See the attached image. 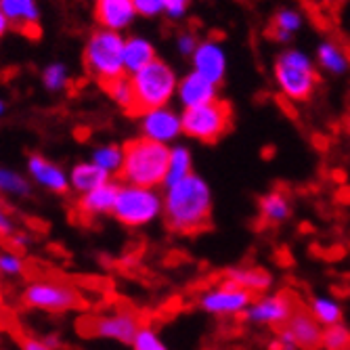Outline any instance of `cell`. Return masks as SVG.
<instances>
[{
	"mask_svg": "<svg viewBox=\"0 0 350 350\" xmlns=\"http://www.w3.org/2000/svg\"><path fill=\"white\" fill-rule=\"evenodd\" d=\"M166 227L178 235H198L212 225V193L204 178L189 174L168 187L164 200Z\"/></svg>",
	"mask_w": 350,
	"mask_h": 350,
	"instance_id": "obj_1",
	"label": "cell"
},
{
	"mask_svg": "<svg viewBox=\"0 0 350 350\" xmlns=\"http://www.w3.org/2000/svg\"><path fill=\"white\" fill-rule=\"evenodd\" d=\"M122 149L124 162L118 172L120 180L145 189L164 185L170 164V149L164 143L141 137L124 143Z\"/></svg>",
	"mask_w": 350,
	"mask_h": 350,
	"instance_id": "obj_2",
	"label": "cell"
},
{
	"mask_svg": "<svg viewBox=\"0 0 350 350\" xmlns=\"http://www.w3.org/2000/svg\"><path fill=\"white\" fill-rule=\"evenodd\" d=\"M133 90H135V111L133 118H141L153 109L166 107L172 99L174 90L178 88L176 76L172 68L164 61L155 59L137 74H133Z\"/></svg>",
	"mask_w": 350,
	"mask_h": 350,
	"instance_id": "obj_3",
	"label": "cell"
},
{
	"mask_svg": "<svg viewBox=\"0 0 350 350\" xmlns=\"http://www.w3.org/2000/svg\"><path fill=\"white\" fill-rule=\"evenodd\" d=\"M124 44L116 29H101L90 36L84 51V68L101 86L126 74Z\"/></svg>",
	"mask_w": 350,
	"mask_h": 350,
	"instance_id": "obj_4",
	"label": "cell"
},
{
	"mask_svg": "<svg viewBox=\"0 0 350 350\" xmlns=\"http://www.w3.org/2000/svg\"><path fill=\"white\" fill-rule=\"evenodd\" d=\"M183 133L191 139L214 145L233 126V109L227 101H212L200 107H189L183 118Z\"/></svg>",
	"mask_w": 350,
	"mask_h": 350,
	"instance_id": "obj_5",
	"label": "cell"
},
{
	"mask_svg": "<svg viewBox=\"0 0 350 350\" xmlns=\"http://www.w3.org/2000/svg\"><path fill=\"white\" fill-rule=\"evenodd\" d=\"M275 78L279 88L294 101H306L312 97L319 76L312 70L310 59L300 51H288L275 61Z\"/></svg>",
	"mask_w": 350,
	"mask_h": 350,
	"instance_id": "obj_6",
	"label": "cell"
},
{
	"mask_svg": "<svg viewBox=\"0 0 350 350\" xmlns=\"http://www.w3.org/2000/svg\"><path fill=\"white\" fill-rule=\"evenodd\" d=\"M23 302L31 308H42L49 312H68L86 308L84 296L74 285L59 279H38L23 294Z\"/></svg>",
	"mask_w": 350,
	"mask_h": 350,
	"instance_id": "obj_7",
	"label": "cell"
},
{
	"mask_svg": "<svg viewBox=\"0 0 350 350\" xmlns=\"http://www.w3.org/2000/svg\"><path fill=\"white\" fill-rule=\"evenodd\" d=\"M162 208V198L153 189L129 185L120 187L118 202L111 214L126 227H143L149 225L153 218H157Z\"/></svg>",
	"mask_w": 350,
	"mask_h": 350,
	"instance_id": "obj_8",
	"label": "cell"
},
{
	"mask_svg": "<svg viewBox=\"0 0 350 350\" xmlns=\"http://www.w3.org/2000/svg\"><path fill=\"white\" fill-rule=\"evenodd\" d=\"M141 327L143 325L139 321V317L131 310H116L111 314L86 317V319L78 321V332L84 336L109 338V340H118L122 344H131V346Z\"/></svg>",
	"mask_w": 350,
	"mask_h": 350,
	"instance_id": "obj_9",
	"label": "cell"
},
{
	"mask_svg": "<svg viewBox=\"0 0 350 350\" xmlns=\"http://www.w3.org/2000/svg\"><path fill=\"white\" fill-rule=\"evenodd\" d=\"M300 302L290 294V292H281L273 296H262L258 300H254L245 308V319L250 323L256 325H271L273 329L283 327L290 321L292 312L296 310Z\"/></svg>",
	"mask_w": 350,
	"mask_h": 350,
	"instance_id": "obj_10",
	"label": "cell"
},
{
	"mask_svg": "<svg viewBox=\"0 0 350 350\" xmlns=\"http://www.w3.org/2000/svg\"><path fill=\"white\" fill-rule=\"evenodd\" d=\"M254 302V294L225 277L220 288L208 290L200 296V306L210 314H239Z\"/></svg>",
	"mask_w": 350,
	"mask_h": 350,
	"instance_id": "obj_11",
	"label": "cell"
},
{
	"mask_svg": "<svg viewBox=\"0 0 350 350\" xmlns=\"http://www.w3.org/2000/svg\"><path fill=\"white\" fill-rule=\"evenodd\" d=\"M298 344L300 350H319L323 348V332L325 327L314 319L310 308L298 304L296 310L292 312L290 321L285 323Z\"/></svg>",
	"mask_w": 350,
	"mask_h": 350,
	"instance_id": "obj_12",
	"label": "cell"
},
{
	"mask_svg": "<svg viewBox=\"0 0 350 350\" xmlns=\"http://www.w3.org/2000/svg\"><path fill=\"white\" fill-rule=\"evenodd\" d=\"M193 66L198 74L218 84L225 78V70H227L225 51H222V46L216 40H206L193 53Z\"/></svg>",
	"mask_w": 350,
	"mask_h": 350,
	"instance_id": "obj_13",
	"label": "cell"
},
{
	"mask_svg": "<svg viewBox=\"0 0 350 350\" xmlns=\"http://www.w3.org/2000/svg\"><path fill=\"white\" fill-rule=\"evenodd\" d=\"M0 7L7 19L17 27L21 34L38 40L40 38V25H38V11L34 0H0Z\"/></svg>",
	"mask_w": 350,
	"mask_h": 350,
	"instance_id": "obj_14",
	"label": "cell"
},
{
	"mask_svg": "<svg viewBox=\"0 0 350 350\" xmlns=\"http://www.w3.org/2000/svg\"><path fill=\"white\" fill-rule=\"evenodd\" d=\"M143 118H145L143 120V133L147 139H153V141H160V143L172 141L183 131L180 118L166 107L153 109V111L145 113Z\"/></svg>",
	"mask_w": 350,
	"mask_h": 350,
	"instance_id": "obj_15",
	"label": "cell"
},
{
	"mask_svg": "<svg viewBox=\"0 0 350 350\" xmlns=\"http://www.w3.org/2000/svg\"><path fill=\"white\" fill-rule=\"evenodd\" d=\"M178 97L187 109L212 103L216 99V84L198 72H191L183 78V82H178Z\"/></svg>",
	"mask_w": 350,
	"mask_h": 350,
	"instance_id": "obj_16",
	"label": "cell"
},
{
	"mask_svg": "<svg viewBox=\"0 0 350 350\" xmlns=\"http://www.w3.org/2000/svg\"><path fill=\"white\" fill-rule=\"evenodd\" d=\"M120 187L116 183H105L97 189L88 191L78 202V212L80 216H97V214H107L113 212L116 202H118Z\"/></svg>",
	"mask_w": 350,
	"mask_h": 350,
	"instance_id": "obj_17",
	"label": "cell"
},
{
	"mask_svg": "<svg viewBox=\"0 0 350 350\" xmlns=\"http://www.w3.org/2000/svg\"><path fill=\"white\" fill-rule=\"evenodd\" d=\"M97 21L105 25L107 29H122L126 27L133 17L137 15V9L133 5V0H97V9H94Z\"/></svg>",
	"mask_w": 350,
	"mask_h": 350,
	"instance_id": "obj_18",
	"label": "cell"
},
{
	"mask_svg": "<svg viewBox=\"0 0 350 350\" xmlns=\"http://www.w3.org/2000/svg\"><path fill=\"white\" fill-rule=\"evenodd\" d=\"M225 277L235 281L239 288L252 292L254 296L265 294L271 288V283H273V277L265 269H258V267H252V269H229L225 273Z\"/></svg>",
	"mask_w": 350,
	"mask_h": 350,
	"instance_id": "obj_19",
	"label": "cell"
},
{
	"mask_svg": "<svg viewBox=\"0 0 350 350\" xmlns=\"http://www.w3.org/2000/svg\"><path fill=\"white\" fill-rule=\"evenodd\" d=\"M29 170H31V174L36 176V180H40L44 187L55 191V193H59V196L68 193L66 176H63V172L55 164L46 162L42 155H31L29 157Z\"/></svg>",
	"mask_w": 350,
	"mask_h": 350,
	"instance_id": "obj_20",
	"label": "cell"
},
{
	"mask_svg": "<svg viewBox=\"0 0 350 350\" xmlns=\"http://www.w3.org/2000/svg\"><path fill=\"white\" fill-rule=\"evenodd\" d=\"M151 61H155V51L151 42L143 38H131L124 44V70L129 76L137 74L145 66H149Z\"/></svg>",
	"mask_w": 350,
	"mask_h": 350,
	"instance_id": "obj_21",
	"label": "cell"
},
{
	"mask_svg": "<svg viewBox=\"0 0 350 350\" xmlns=\"http://www.w3.org/2000/svg\"><path fill=\"white\" fill-rule=\"evenodd\" d=\"M290 200L283 191H271L260 200V218L267 225H281L290 218Z\"/></svg>",
	"mask_w": 350,
	"mask_h": 350,
	"instance_id": "obj_22",
	"label": "cell"
},
{
	"mask_svg": "<svg viewBox=\"0 0 350 350\" xmlns=\"http://www.w3.org/2000/svg\"><path fill=\"white\" fill-rule=\"evenodd\" d=\"M107 178H109V172L94 162L92 164H80L72 172V185L78 191H82V193H88V191L109 183Z\"/></svg>",
	"mask_w": 350,
	"mask_h": 350,
	"instance_id": "obj_23",
	"label": "cell"
},
{
	"mask_svg": "<svg viewBox=\"0 0 350 350\" xmlns=\"http://www.w3.org/2000/svg\"><path fill=\"white\" fill-rule=\"evenodd\" d=\"M105 92L109 94V97L129 113L133 118V111H135V90H133V80L129 74H124L111 82H107L105 86Z\"/></svg>",
	"mask_w": 350,
	"mask_h": 350,
	"instance_id": "obj_24",
	"label": "cell"
},
{
	"mask_svg": "<svg viewBox=\"0 0 350 350\" xmlns=\"http://www.w3.org/2000/svg\"><path fill=\"white\" fill-rule=\"evenodd\" d=\"M191 168H193V162H191L189 149H185V147L170 149V164H168V172H166L164 185L166 187H172L174 183L187 178L189 174H193V172H191Z\"/></svg>",
	"mask_w": 350,
	"mask_h": 350,
	"instance_id": "obj_25",
	"label": "cell"
},
{
	"mask_svg": "<svg viewBox=\"0 0 350 350\" xmlns=\"http://www.w3.org/2000/svg\"><path fill=\"white\" fill-rule=\"evenodd\" d=\"M310 312L314 314V319L319 321L323 327H329V325H336V323H342V306L332 300V298H325V296H317L310 300Z\"/></svg>",
	"mask_w": 350,
	"mask_h": 350,
	"instance_id": "obj_26",
	"label": "cell"
},
{
	"mask_svg": "<svg viewBox=\"0 0 350 350\" xmlns=\"http://www.w3.org/2000/svg\"><path fill=\"white\" fill-rule=\"evenodd\" d=\"M302 19L296 11L292 9H283L275 15L273 19V25L267 29V36L269 38H275V40H290L292 31H296L300 27Z\"/></svg>",
	"mask_w": 350,
	"mask_h": 350,
	"instance_id": "obj_27",
	"label": "cell"
},
{
	"mask_svg": "<svg viewBox=\"0 0 350 350\" xmlns=\"http://www.w3.org/2000/svg\"><path fill=\"white\" fill-rule=\"evenodd\" d=\"M319 63L334 74H342L348 68V59L344 57L342 49H338L334 42H323L319 46Z\"/></svg>",
	"mask_w": 350,
	"mask_h": 350,
	"instance_id": "obj_28",
	"label": "cell"
},
{
	"mask_svg": "<svg viewBox=\"0 0 350 350\" xmlns=\"http://www.w3.org/2000/svg\"><path fill=\"white\" fill-rule=\"evenodd\" d=\"M124 162V149L118 145H105L94 151V164H99L107 172H120Z\"/></svg>",
	"mask_w": 350,
	"mask_h": 350,
	"instance_id": "obj_29",
	"label": "cell"
},
{
	"mask_svg": "<svg viewBox=\"0 0 350 350\" xmlns=\"http://www.w3.org/2000/svg\"><path fill=\"white\" fill-rule=\"evenodd\" d=\"M323 348L325 350H350V329L344 327L342 323L325 327Z\"/></svg>",
	"mask_w": 350,
	"mask_h": 350,
	"instance_id": "obj_30",
	"label": "cell"
},
{
	"mask_svg": "<svg viewBox=\"0 0 350 350\" xmlns=\"http://www.w3.org/2000/svg\"><path fill=\"white\" fill-rule=\"evenodd\" d=\"M135 350H168L166 344L160 340V336L155 334V329H151L149 325H143L133 342Z\"/></svg>",
	"mask_w": 350,
	"mask_h": 350,
	"instance_id": "obj_31",
	"label": "cell"
},
{
	"mask_svg": "<svg viewBox=\"0 0 350 350\" xmlns=\"http://www.w3.org/2000/svg\"><path fill=\"white\" fill-rule=\"evenodd\" d=\"M7 329L11 332L13 340H17V342H19L21 350H51L46 342H40V340H36V338L27 336V334H25V332L15 323V319H9Z\"/></svg>",
	"mask_w": 350,
	"mask_h": 350,
	"instance_id": "obj_32",
	"label": "cell"
},
{
	"mask_svg": "<svg viewBox=\"0 0 350 350\" xmlns=\"http://www.w3.org/2000/svg\"><path fill=\"white\" fill-rule=\"evenodd\" d=\"M0 189H7L11 193H21V196L29 193V187L21 176L5 172V170H0Z\"/></svg>",
	"mask_w": 350,
	"mask_h": 350,
	"instance_id": "obj_33",
	"label": "cell"
},
{
	"mask_svg": "<svg viewBox=\"0 0 350 350\" xmlns=\"http://www.w3.org/2000/svg\"><path fill=\"white\" fill-rule=\"evenodd\" d=\"M66 80H68V72H66V68H63V66H51V68H46V72H44V84H46V88L57 90V88H61L63 84H66Z\"/></svg>",
	"mask_w": 350,
	"mask_h": 350,
	"instance_id": "obj_34",
	"label": "cell"
},
{
	"mask_svg": "<svg viewBox=\"0 0 350 350\" xmlns=\"http://www.w3.org/2000/svg\"><path fill=\"white\" fill-rule=\"evenodd\" d=\"M137 13L145 17H155L164 11V0H133Z\"/></svg>",
	"mask_w": 350,
	"mask_h": 350,
	"instance_id": "obj_35",
	"label": "cell"
},
{
	"mask_svg": "<svg viewBox=\"0 0 350 350\" xmlns=\"http://www.w3.org/2000/svg\"><path fill=\"white\" fill-rule=\"evenodd\" d=\"M189 3H191V0H164V9H166V13H168L172 19H178V17H183V13L187 11Z\"/></svg>",
	"mask_w": 350,
	"mask_h": 350,
	"instance_id": "obj_36",
	"label": "cell"
},
{
	"mask_svg": "<svg viewBox=\"0 0 350 350\" xmlns=\"http://www.w3.org/2000/svg\"><path fill=\"white\" fill-rule=\"evenodd\" d=\"M200 44H198V40H196V36L193 34H183L180 38H178V51L183 53V55H191V53H196V49H198Z\"/></svg>",
	"mask_w": 350,
	"mask_h": 350,
	"instance_id": "obj_37",
	"label": "cell"
},
{
	"mask_svg": "<svg viewBox=\"0 0 350 350\" xmlns=\"http://www.w3.org/2000/svg\"><path fill=\"white\" fill-rule=\"evenodd\" d=\"M0 269L5 273H19L23 267H21L19 258H15V256H0Z\"/></svg>",
	"mask_w": 350,
	"mask_h": 350,
	"instance_id": "obj_38",
	"label": "cell"
},
{
	"mask_svg": "<svg viewBox=\"0 0 350 350\" xmlns=\"http://www.w3.org/2000/svg\"><path fill=\"white\" fill-rule=\"evenodd\" d=\"M11 222L7 220V214L3 212V208H0V237H9L11 235Z\"/></svg>",
	"mask_w": 350,
	"mask_h": 350,
	"instance_id": "obj_39",
	"label": "cell"
},
{
	"mask_svg": "<svg viewBox=\"0 0 350 350\" xmlns=\"http://www.w3.org/2000/svg\"><path fill=\"white\" fill-rule=\"evenodd\" d=\"M7 25H9V19H7V15H5V13H0V36L5 34Z\"/></svg>",
	"mask_w": 350,
	"mask_h": 350,
	"instance_id": "obj_40",
	"label": "cell"
},
{
	"mask_svg": "<svg viewBox=\"0 0 350 350\" xmlns=\"http://www.w3.org/2000/svg\"><path fill=\"white\" fill-rule=\"evenodd\" d=\"M346 129H348V133H350V116L346 118Z\"/></svg>",
	"mask_w": 350,
	"mask_h": 350,
	"instance_id": "obj_41",
	"label": "cell"
},
{
	"mask_svg": "<svg viewBox=\"0 0 350 350\" xmlns=\"http://www.w3.org/2000/svg\"><path fill=\"white\" fill-rule=\"evenodd\" d=\"M3 109H5V105H3V101H0V113H3Z\"/></svg>",
	"mask_w": 350,
	"mask_h": 350,
	"instance_id": "obj_42",
	"label": "cell"
},
{
	"mask_svg": "<svg viewBox=\"0 0 350 350\" xmlns=\"http://www.w3.org/2000/svg\"><path fill=\"white\" fill-rule=\"evenodd\" d=\"M101 3H103V0H101Z\"/></svg>",
	"mask_w": 350,
	"mask_h": 350,
	"instance_id": "obj_43",
	"label": "cell"
}]
</instances>
